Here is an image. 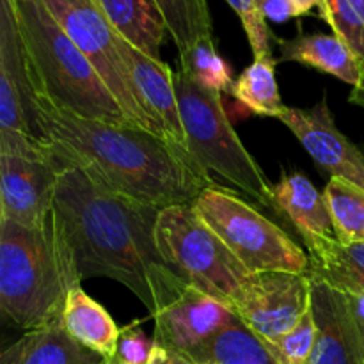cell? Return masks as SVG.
<instances>
[{
    "label": "cell",
    "mask_w": 364,
    "mask_h": 364,
    "mask_svg": "<svg viewBox=\"0 0 364 364\" xmlns=\"http://www.w3.org/2000/svg\"><path fill=\"white\" fill-rule=\"evenodd\" d=\"M279 364L269 345L240 320L224 327L194 359V364Z\"/></svg>",
    "instance_id": "44dd1931"
},
{
    "label": "cell",
    "mask_w": 364,
    "mask_h": 364,
    "mask_svg": "<svg viewBox=\"0 0 364 364\" xmlns=\"http://www.w3.org/2000/svg\"><path fill=\"white\" fill-rule=\"evenodd\" d=\"M155 237L164 262L185 283L233 311L251 274L191 205L160 210Z\"/></svg>",
    "instance_id": "52a82bcc"
},
{
    "label": "cell",
    "mask_w": 364,
    "mask_h": 364,
    "mask_svg": "<svg viewBox=\"0 0 364 364\" xmlns=\"http://www.w3.org/2000/svg\"><path fill=\"white\" fill-rule=\"evenodd\" d=\"M36 123L53 159L142 205H192L215 185L183 148L142 128L84 119L38 98Z\"/></svg>",
    "instance_id": "7a4b0ae2"
},
{
    "label": "cell",
    "mask_w": 364,
    "mask_h": 364,
    "mask_svg": "<svg viewBox=\"0 0 364 364\" xmlns=\"http://www.w3.org/2000/svg\"><path fill=\"white\" fill-rule=\"evenodd\" d=\"M107 364H116V363H114V361H112V359H110V361H109V363H107Z\"/></svg>",
    "instance_id": "8d00e7d4"
},
{
    "label": "cell",
    "mask_w": 364,
    "mask_h": 364,
    "mask_svg": "<svg viewBox=\"0 0 364 364\" xmlns=\"http://www.w3.org/2000/svg\"><path fill=\"white\" fill-rule=\"evenodd\" d=\"M60 323L75 341L109 361L114 359L121 336L119 327L110 313L82 287H75L68 294Z\"/></svg>",
    "instance_id": "d6986e66"
},
{
    "label": "cell",
    "mask_w": 364,
    "mask_h": 364,
    "mask_svg": "<svg viewBox=\"0 0 364 364\" xmlns=\"http://www.w3.org/2000/svg\"><path fill=\"white\" fill-rule=\"evenodd\" d=\"M148 364H192L188 359H185L183 355L176 354V352L169 350L164 345H160L159 341L153 340V350L149 355Z\"/></svg>",
    "instance_id": "d6a6232c"
},
{
    "label": "cell",
    "mask_w": 364,
    "mask_h": 364,
    "mask_svg": "<svg viewBox=\"0 0 364 364\" xmlns=\"http://www.w3.org/2000/svg\"><path fill=\"white\" fill-rule=\"evenodd\" d=\"M272 208L284 217L304 242L311 267L331 262L340 247L326 198L302 173H283L272 187Z\"/></svg>",
    "instance_id": "4fadbf2b"
},
{
    "label": "cell",
    "mask_w": 364,
    "mask_h": 364,
    "mask_svg": "<svg viewBox=\"0 0 364 364\" xmlns=\"http://www.w3.org/2000/svg\"><path fill=\"white\" fill-rule=\"evenodd\" d=\"M114 31L153 59H160V48L167 32L166 21L155 0H95Z\"/></svg>",
    "instance_id": "ffe728a7"
},
{
    "label": "cell",
    "mask_w": 364,
    "mask_h": 364,
    "mask_svg": "<svg viewBox=\"0 0 364 364\" xmlns=\"http://www.w3.org/2000/svg\"><path fill=\"white\" fill-rule=\"evenodd\" d=\"M277 119L297 137L318 171L364 188V151L336 127L326 95L309 109L284 107Z\"/></svg>",
    "instance_id": "30bf717a"
},
{
    "label": "cell",
    "mask_w": 364,
    "mask_h": 364,
    "mask_svg": "<svg viewBox=\"0 0 364 364\" xmlns=\"http://www.w3.org/2000/svg\"><path fill=\"white\" fill-rule=\"evenodd\" d=\"M311 274H316L327 283L333 284L334 288L341 290L343 294H352V291H364V274H352L338 269H316L311 267Z\"/></svg>",
    "instance_id": "4dcf8cb0"
},
{
    "label": "cell",
    "mask_w": 364,
    "mask_h": 364,
    "mask_svg": "<svg viewBox=\"0 0 364 364\" xmlns=\"http://www.w3.org/2000/svg\"><path fill=\"white\" fill-rule=\"evenodd\" d=\"M316 341L308 364H364L363 329L348 295L311 274Z\"/></svg>",
    "instance_id": "9a60e30c"
},
{
    "label": "cell",
    "mask_w": 364,
    "mask_h": 364,
    "mask_svg": "<svg viewBox=\"0 0 364 364\" xmlns=\"http://www.w3.org/2000/svg\"><path fill=\"white\" fill-rule=\"evenodd\" d=\"M281 57L277 63H299L341 82L359 87L364 68L352 50L336 34H299L291 39H277Z\"/></svg>",
    "instance_id": "e0dca14e"
},
{
    "label": "cell",
    "mask_w": 364,
    "mask_h": 364,
    "mask_svg": "<svg viewBox=\"0 0 364 364\" xmlns=\"http://www.w3.org/2000/svg\"><path fill=\"white\" fill-rule=\"evenodd\" d=\"M180 71L203 89L231 92L235 84L230 64L217 52L212 39H203L185 55H180Z\"/></svg>",
    "instance_id": "d4e9b609"
},
{
    "label": "cell",
    "mask_w": 364,
    "mask_h": 364,
    "mask_svg": "<svg viewBox=\"0 0 364 364\" xmlns=\"http://www.w3.org/2000/svg\"><path fill=\"white\" fill-rule=\"evenodd\" d=\"M59 173L55 160L0 155V220L43 226L53 213Z\"/></svg>",
    "instance_id": "7c38bea8"
},
{
    "label": "cell",
    "mask_w": 364,
    "mask_h": 364,
    "mask_svg": "<svg viewBox=\"0 0 364 364\" xmlns=\"http://www.w3.org/2000/svg\"><path fill=\"white\" fill-rule=\"evenodd\" d=\"M80 283L55 213L38 228L0 220V309L7 322L25 333L60 322L68 294Z\"/></svg>",
    "instance_id": "3957f363"
},
{
    "label": "cell",
    "mask_w": 364,
    "mask_h": 364,
    "mask_svg": "<svg viewBox=\"0 0 364 364\" xmlns=\"http://www.w3.org/2000/svg\"><path fill=\"white\" fill-rule=\"evenodd\" d=\"M316 341V326L309 309L291 333L270 347L279 364H308Z\"/></svg>",
    "instance_id": "4316f807"
},
{
    "label": "cell",
    "mask_w": 364,
    "mask_h": 364,
    "mask_svg": "<svg viewBox=\"0 0 364 364\" xmlns=\"http://www.w3.org/2000/svg\"><path fill=\"white\" fill-rule=\"evenodd\" d=\"M323 198L338 242L341 245L364 244V188L343 178H329Z\"/></svg>",
    "instance_id": "cb8c5ba5"
},
{
    "label": "cell",
    "mask_w": 364,
    "mask_h": 364,
    "mask_svg": "<svg viewBox=\"0 0 364 364\" xmlns=\"http://www.w3.org/2000/svg\"><path fill=\"white\" fill-rule=\"evenodd\" d=\"M198 364H206V363H198Z\"/></svg>",
    "instance_id": "74e56055"
},
{
    "label": "cell",
    "mask_w": 364,
    "mask_h": 364,
    "mask_svg": "<svg viewBox=\"0 0 364 364\" xmlns=\"http://www.w3.org/2000/svg\"><path fill=\"white\" fill-rule=\"evenodd\" d=\"M350 102L355 103V105H359L361 109H364V78H363V82H361V85H359V87L352 89Z\"/></svg>",
    "instance_id": "e575fe53"
},
{
    "label": "cell",
    "mask_w": 364,
    "mask_h": 364,
    "mask_svg": "<svg viewBox=\"0 0 364 364\" xmlns=\"http://www.w3.org/2000/svg\"><path fill=\"white\" fill-rule=\"evenodd\" d=\"M226 2L240 18L242 27L247 34L249 45H251L255 57L272 55L270 43H272V39L277 38H274L272 31L267 25V20L259 13L256 0H226Z\"/></svg>",
    "instance_id": "83f0119b"
},
{
    "label": "cell",
    "mask_w": 364,
    "mask_h": 364,
    "mask_svg": "<svg viewBox=\"0 0 364 364\" xmlns=\"http://www.w3.org/2000/svg\"><path fill=\"white\" fill-rule=\"evenodd\" d=\"M191 206L249 274L311 272V256L283 228L235 192L212 185Z\"/></svg>",
    "instance_id": "8992f818"
},
{
    "label": "cell",
    "mask_w": 364,
    "mask_h": 364,
    "mask_svg": "<svg viewBox=\"0 0 364 364\" xmlns=\"http://www.w3.org/2000/svg\"><path fill=\"white\" fill-rule=\"evenodd\" d=\"M109 359L75 341L63 323L27 331L4 350L0 364H107Z\"/></svg>",
    "instance_id": "ac0fdd59"
},
{
    "label": "cell",
    "mask_w": 364,
    "mask_h": 364,
    "mask_svg": "<svg viewBox=\"0 0 364 364\" xmlns=\"http://www.w3.org/2000/svg\"><path fill=\"white\" fill-rule=\"evenodd\" d=\"M71 41L91 60L132 127L166 139L151 114L144 109L132 82L130 71L117 46V34L95 0H39Z\"/></svg>",
    "instance_id": "ba28073f"
},
{
    "label": "cell",
    "mask_w": 364,
    "mask_h": 364,
    "mask_svg": "<svg viewBox=\"0 0 364 364\" xmlns=\"http://www.w3.org/2000/svg\"><path fill=\"white\" fill-rule=\"evenodd\" d=\"M153 340L194 364L206 343L237 322L238 316L228 306L187 284L178 297L153 315Z\"/></svg>",
    "instance_id": "8fae6325"
},
{
    "label": "cell",
    "mask_w": 364,
    "mask_h": 364,
    "mask_svg": "<svg viewBox=\"0 0 364 364\" xmlns=\"http://www.w3.org/2000/svg\"><path fill=\"white\" fill-rule=\"evenodd\" d=\"M60 167L53 213L70 247L78 279L109 277L127 287L151 316L187 283L156 247L160 208L114 194L80 167Z\"/></svg>",
    "instance_id": "6da1fadb"
},
{
    "label": "cell",
    "mask_w": 364,
    "mask_h": 364,
    "mask_svg": "<svg viewBox=\"0 0 364 364\" xmlns=\"http://www.w3.org/2000/svg\"><path fill=\"white\" fill-rule=\"evenodd\" d=\"M276 66L277 59H274V55L255 57L252 64H249L235 80L230 95L256 116L279 117L287 105L281 100L277 87Z\"/></svg>",
    "instance_id": "7402d4cb"
},
{
    "label": "cell",
    "mask_w": 364,
    "mask_h": 364,
    "mask_svg": "<svg viewBox=\"0 0 364 364\" xmlns=\"http://www.w3.org/2000/svg\"><path fill=\"white\" fill-rule=\"evenodd\" d=\"M256 4H258V9L263 18L274 21V23H284L291 18H299L291 0H256Z\"/></svg>",
    "instance_id": "1f68e13d"
},
{
    "label": "cell",
    "mask_w": 364,
    "mask_h": 364,
    "mask_svg": "<svg viewBox=\"0 0 364 364\" xmlns=\"http://www.w3.org/2000/svg\"><path fill=\"white\" fill-rule=\"evenodd\" d=\"M361 329H363V340H364V323H361Z\"/></svg>",
    "instance_id": "d590c367"
},
{
    "label": "cell",
    "mask_w": 364,
    "mask_h": 364,
    "mask_svg": "<svg viewBox=\"0 0 364 364\" xmlns=\"http://www.w3.org/2000/svg\"><path fill=\"white\" fill-rule=\"evenodd\" d=\"M311 272L251 274L233 313L269 347L299 326L311 309Z\"/></svg>",
    "instance_id": "9c48e42d"
},
{
    "label": "cell",
    "mask_w": 364,
    "mask_h": 364,
    "mask_svg": "<svg viewBox=\"0 0 364 364\" xmlns=\"http://www.w3.org/2000/svg\"><path fill=\"white\" fill-rule=\"evenodd\" d=\"M322 20L327 21L364 68V0H326Z\"/></svg>",
    "instance_id": "484cf974"
},
{
    "label": "cell",
    "mask_w": 364,
    "mask_h": 364,
    "mask_svg": "<svg viewBox=\"0 0 364 364\" xmlns=\"http://www.w3.org/2000/svg\"><path fill=\"white\" fill-rule=\"evenodd\" d=\"M36 98L84 119L132 127L116 96L39 0H13Z\"/></svg>",
    "instance_id": "277c9868"
},
{
    "label": "cell",
    "mask_w": 364,
    "mask_h": 364,
    "mask_svg": "<svg viewBox=\"0 0 364 364\" xmlns=\"http://www.w3.org/2000/svg\"><path fill=\"white\" fill-rule=\"evenodd\" d=\"M295 6V9H297L299 16H306V14L311 13L313 9H318L320 11V16H322V13L326 11V0H291Z\"/></svg>",
    "instance_id": "836d02e7"
},
{
    "label": "cell",
    "mask_w": 364,
    "mask_h": 364,
    "mask_svg": "<svg viewBox=\"0 0 364 364\" xmlns=\"http://www.w3.org/2000/svg\"><path fill=\"white\" fill-rule=\"evenodd\" d=\"M0 128L41 139L13 0H0Z\"/></svg>",
    "instance_id": "5bb4252c"
},
{
    "label": "cell",
    "mask_w": 364,
    "mask_h": 364,
    "mask_svg": "<svg viewBox=\"0 0 364 364\" xmlns=\"http://www.w3.org/2000/svg\"><path fill=\"white\" fill-rule=\"evenodd\" d=\"M153 350V340L137 326L121 329L119 343L112 361L116 364H148Z\"/></svg>",
    "instance_id": "f1b7e54d"
},
{
    "label": "cell",
    "mask_w": 364,
    "mask_h": 364,
    "mask_svg": "<svg viewBox=\"0 0 364 364\" xmlns=\"http://www.w3.org/2000/svg\"><path fill=\"white\" fill-rule=\"evenodd\" d=\"M117 46L144 109L159 123L166 137L185 149V134L174 87V71L162 59L146 55L144 52L124 41L121 36L117 38Z\"/></svg>",
    "instance_id": "2e32d148"
},
{
    "label": "cell",
    "mask_w": 364,
    "mask_h": 364,
    "mask_svg": "<svg viewBox=\"0 0 364 364\" xmlns=\"http://www.w3.org/2000/svg\"><path fill=\"white\" fill-rule=\"evenodd\" d=\"M155 2L180 55H185L203 39L213 38L208 0H155Z\"/></svg>",
    "instance_id": "603a6c76"
},
{
    "label": "cell",
    "mask_w": 364,
    "mask_h": 364,
    "mask_svg": "<svg viewBox=\"0 0 364 364\" xmlns=\"http://www.w3.org/2000/svg\"><path fill=\"white\" fill-rule=\"evenodd\" d=\"M174 87L191 159L210 178L215 174L262 206L272 208L274 185L235 132L220 92L203 89L181 71L174 73Z\"/></svg>",
    "instance_id": "5b68a950"
},
{
    "label": "cell",
    "mask_w": 364,
    "mask_h": 364,
    "mask_svg": "<svg viewBox=\"0 0 364 364\" xmlns=\"http://www.w3.org/2000/svg\"><path fill=\"white\" fill-rule=\"evenodd\" d=\"M316 269H338L352 274H364V244L341 245L329 263Z\"/></svg>",
    "instance_id": "f546056e"
}]
</instances>
